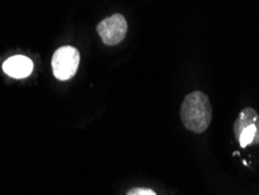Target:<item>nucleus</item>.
<instances>
[{
  "label": "nucleus",
  "mask_w": 259,
  "mask_h": 195,
  "mask_svg": "<svg viewBox=\"0 0 259 195\" xmlns=\"http://www.w3.org/2000/svg\"><path fill=\"white\" fill-rule=\"evenodd\" d=\"M3 69L11 77L25 79L32 72L33 62L32 60L24 55H15L4 62Z\"/></svg>",
  "instance_id": "obj_5"
},
{
  "label": "nucleus",
  "mask_w": 259,
  "mask_h": 195,
  "mask_svg": "<svg viewBox=\"0 0 259 195\" xmlns=\"http://www.w3.org/2000/svg\"><path fill=\"white\" fill-rule=\"evenodd\" d=\"M126 195H157L152 189L148 188H132Z\"/></svg>",
  "instance_id": "obj_6"
},
{
  "label": "nucleus",
  "mask_w": 259,
  "mask_h": 195,
  "mask_svg": "<svg viewBox=\"0 0 259 195\" xmlns=\"http://www.w3.org/2000/svg\"><path fill=\"white\" fill-rule=\"evenodd\" d=\"M79 64V53L71 46H64L54 53L52 60L53 72L61 81L71 79L76 74Z\"/></svg>",
  "instance_id": "obj_3"
},
{
  "label": "nucleus",
  "mask_w": 259,
  "mask_h": 195,
  "mask_svg": "<svg viewBox=\"0 0 259 195\" xmlns=\"http://www.w3.org/2000/svg\"><path fill=\"white\" fill-rule=\"evenodd\" d=\"M97 33L106 46H116L126 36L127 22L119 13L110 15L97 25Z\"/></svg>",
  "instance_id": "obj_4"
},
{
  "label": "nucleus",
  "mask_w": 259,
  "mask_h": 195,
  "mask_svg": "<svg viewBox=\"0 0 259 195\" xmlns=\"http://www.w3.org/2000/svg\"><path fill=\"white\" fill-rule=\"evenodd\" d=\"M234 133L242 147L259 144V114L252 108H244L234 124Z\"/></svg>",
  "instance_id": "obj_2"
},
{
  "label": "nucleus",
  "mask_w": 259,
  "mask_h": 195,
  "mask_svg": "<svg viewBox=\"0 0 259 195\" xmlns=\"http://www.w3.org/2000/svg\"><path fill=\"white\" fill-rule=\"evenodd\" d=\"M180 116L186 129L197 135L203 133L212 121V106L207 95L202 91L188 94L181 104Z\"/></svg>",
  "instance_id": "obj_1"
}]
</instances>
